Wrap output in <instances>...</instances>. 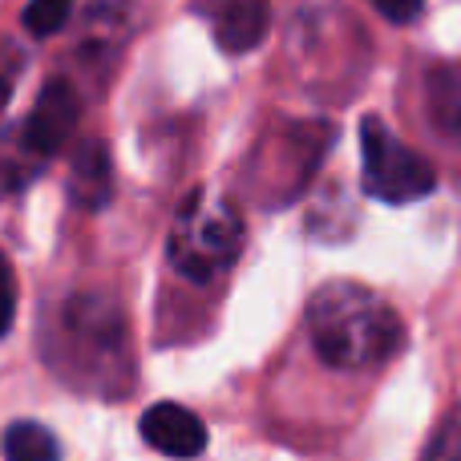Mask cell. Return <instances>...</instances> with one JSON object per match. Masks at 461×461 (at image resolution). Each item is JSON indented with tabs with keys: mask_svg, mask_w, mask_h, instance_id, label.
I'll return each mask as SVG.
<instances>
[{
	"mask_svg": "<svg viewBox=\"0 0 461 461\" xmlns=\"http://www.w3.org/2000/svg\"><path fill=\"white\" fill-rule=\"evenodd\" d=\"M429 89V118L441 134L449 138H461V61H446L429 73L425 81Z\"/></svg>",
	"mask_w": 461,
	"mask_h": 461,
	"instance_id": "obj_8",
	"label": "cell"
},
{
	"mask_svg": "<svg viewBox=\"0 0 461 461\" xmlns=\"http://www.w3.org/2000/svg\"><path fill=\"white\" fill-rule=\"evenodd\" d=\"M5 461H61V446L41 421H16L5 433Z\"/></svg>",
	"mask_w": 461,
	"mask_h": 461,
	"instance_id": "obj_9",
	"label": "cell"
},
{
	"mask_svg": "<svg viewBox=\"0 0 461 461\" xmlns=\"http://www.w3.org/2000/svg\"><path fill=\"white\" fill-rule=\"evenodd\" d=\"M360 183L376 203L405 207V203L425 199L438 186V175L421 154L393 138L381 118H365L360 122Z\"/></svg>",
	"mask_w": 461,
	"mask_h": 461,
	"instance_id": "obj_3",
	"label": "cell"
},
{
	"mask_svg": "<svg viewBox=\"0 0 461 461\" xmlns=\"http://www.w3.org/2000/svg\"><path fill=\"white\" fill-rule=\"evenodd\" d=\"M69 199L81 211H102L110 203V150L105 142L89 138L77 146L69 162Z\"/></svg>",
	"mask_w": 461,
	"mask_h": 461,
	"instance_id": "obj_7",
	"label": "cell"
},
{
	"mask_svg": "<svg viewBox=\"0 0 461 461\" xmlns=\"http://www.w3.org/2000/svg\"><path fill=\"white\" fill-rule=\"evenodd\" d=\"M142 438L146 446L167 457H199L207 449V425L191 409L175 405V401H162V405L142 413Z\"/></svg>",
	"mask_w": 461,
	"mask_h": 461,
	"instance_id": "obj_5",
	"label": "cell"
},
{
	"mask_svg": "<svg viewBox=\"0 0 461 461\" xmlns=\"http://www.w3.org/2000/svg\"><path fill=\"white\" fill-rule=\"evenodd\" d=\"M13 316H16V276L8 255L0 251V336L13 328Z\"/></svg>",
	"mask_w": 461,
	"mask_h": 461,
	"instance_id": "obj_12",
	"label": "cell"
},
{
	"mask_svg": "<svg viewBox=\"0 0 461 461\" xmlns=\"http://www.w3.org/2000/svg\"><path fill=\"white\" fill-rule=\"evenodd\" d=\"M243 251V219L227 199L211 191H194L191 199L178 207L175 227H170L167 255L175 263L178 276L191 284H211Z\"/></svg>",
	"mask_w": 461,
	"mask_h": 461,
	"instance_id": "obj_2",
	"label": "cell"
},
{
	"mask_svg": "<svg viewBox=\"0 0 461 461\" xmlns=\"http://www.w3.org/2000/svg\"><path fill=\"white\" fill-rule=\"evenodd\" d=\"M69 13H73V0H29L21 21L32 37H53V32L65 29Z\"/></svg>",
	"mask_w": 461,
	"mask_h": 461,
	"instance_id": "obj_10",
	"label": "cell"
},
{
	"mask_svg": "<svg viewBox=\"0 0 461 461\" xmlns=\"http://www.w3.org/2000/svg\"><path fill=\"white\" fill-rule=\"evenodd\" d=\"M203 8L223 53H251L267 37V0H207Z\"/></svg>",
	"mask_w": 461,
	"mask_h": 461,
	"instance_id": "obj_6",
	"label": "cell"
},
{
	"mask_svg": "<svg viewBox=\"0 0 461 461\" xmlns=\"http://www.w3.org/2000/svg\"><path fill=\"white\" fill-rule=\"evenodd\" d=\"M81 122V97L69 81H45V89L37 94L29 122H24V154H32L37 162L53 158L65 142H69L73 126Z\"/></svg>",
	"mask_w": 461,
	"mask_h": 461,
	"instance_id": "obj_4",
	"label": "cell"
},
{
	"mask_svg": "<svg viewBox=\"0 0 461 461\" xmlns=\"http://www.w3.org/2000/svg\"><path fill=\"white\" fill-rule=\"evenodd\" d=\"M308 336L328 368H376L401 348V316L376 292L348 279L324 284L308 303Z\"/></svg>",
	"mask_w": 461,
	"mask_h": 461,
	"instance_id": "obj_1",
	"label": "cell"
},
{
	"mask_svg": "<svg viewBox=\"0 0 461 461\" xmlns=\"http://www.w3.org/2000/svg\"><path fill=\"white\" fill-rule=\"evenodd\" d=\"M421 461H461V405L438 425V433L429 438Z\"/></svg>",
	"mask_w": 461,
	"mask_h": 461,
	"instance_id": "obj_11",
	"label": "cell"
},
{
	"mask_svg": "<svg viewBox=\"0 0 461 461\" xmlns=\"http://www.w3.org/2000/svg\"><path fill=\"white\" fill-rule=\"evenodd\" d=\"M373 8L384 16V21H393V24H409V21H417V16H421L425 0H373Z\"/></svg>",
	"mask_w": 461,
	"mask_h": 461,
	"instance_id": "obj_13",
	"label": "cell"
}]
</instances>
